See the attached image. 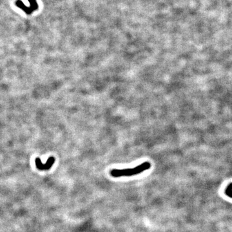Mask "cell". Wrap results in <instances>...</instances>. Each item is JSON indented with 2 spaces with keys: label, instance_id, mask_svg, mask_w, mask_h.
Listing matches in <instances>:
<instances>
[{
  "label": "cell",
  "instance_id": "obj_1",
  "mask_svg": "<svg viewBox=\"0 0 232 232\" xmlns=\"http://www.w3.org/2000/svg\"><path fill=\"white\" fill-rule=\"evenodd\" d=\"M151 164L149 162H144L140 165H138L133 168H126V169H113L111 170L110 174L114 177H130L139 174L145 170L150 169Z\"/></svg>",
  "mask_w": 232,
  "mask_h": 232
},
{
  "label": "cell",
  "instance_id": "obj_2",
  "mask_svg": "<svg viewBox=\"0 0 232 232\" xmlns=\"http://www.w3.org/2000/svg\"><path fill=\"white\" fill-rule=\"evenodd\" d=\"M55 163V158L54 157H50L47 161L43 164L41 162L39 158H36L35 163L36 168L39 170H48L51 168Z\"/></svg>",
  "mask_w": 232,
  "mask_h": 232
},
{
  "label": "cell",
  "instance_id": "obj_3",
  "mask_svg": "<svg viewBox=\"0 0 232 232\" xmlns=\"http://www.w3.org/2000/svg\"><path fill=\"white\" fill-rule=\"evenodd\" d=\"M16 5H17L18 7H19L20 8L23 9V10H24V11H25L27 14H31L33 12V10H32L30 8H28V7L25 6L24 4L23 3V2H22L21 1H19V0H18V1H17V2H16Z\"/></svg>",
  "mask_w": 232,
  "mask_h": 232
},
{
  "label": "cell",
  "instance_id": "obj_4",
  "mask_svg": "<svg viewBox=\"0 0 232 232\" xmlns=\"http://www.w3.org/2000/svg\"><path fill=\"white\" fill-rule=\"evenodd\" d=\"M225 194L229 197L232 198V183H230L225 189Z\"/></svg>",
  "mask_w": 232,
  "mask_h": 232
},
{
  "label": "cell",
  "instance_id": "obj_5",
  "mask_svg": "<svg viewBox=\"0 0 232 232\" xmlns=\"http://www.w3.org/2000/svg\"><path fill=\"white\" fill-rule=\"evenodd\" d=\"M28 2H30V5H31L30 8H31L32 10H33V11H34V10L38 9V4H37V2H36V0H28Z\"/></svg>",
  "mask_w": 232,
  "mask_h": 232
}]
</instances>
